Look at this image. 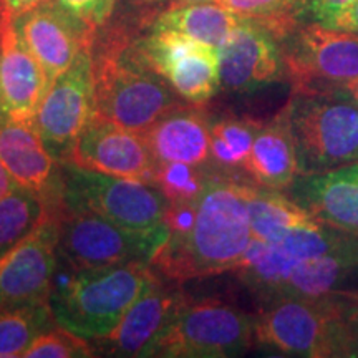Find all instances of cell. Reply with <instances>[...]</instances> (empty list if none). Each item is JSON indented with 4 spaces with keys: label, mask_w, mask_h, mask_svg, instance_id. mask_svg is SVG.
I'll return each instance as SVG.
<instances>
[{
    "label": "cell",
    "mask_w": 358,
    "mask_h": 358,
    "mask_svg": "<svg viewBox=\"0 0 358 358\" xmlns=\"http://www.w3.org/2000/svg\"><path fill=\"white\" fill-rule=\"evenodd\" d=\"M335 302H337L340 315H342L343 322H345L348 330H350L352 337L355 338L357 347L353 357H358V292H343V290H337L332 292Z\"/></svg>",
    "instance_id": "34"
},
{
    "label": "cell",
    "mask_w": 358,
    "mask_h": 358,
    "mask_svg": "<svg viewBox=\"0 0 358 358\" xmlns=\"http://www.w3.org/2000/svg\"><path fill=\"white\" fill-rule=\"evenodd\" d=\"M55 274L48 308L58 327L83 338H106L156 277L146 264L71 267Z\"/></svg>",
    "instance_id": "2"
},
{
    "label": "cell",
    "mask_w": 358,
    "mask_h": 358,
    "mask_svg": "<svg viewBox=\"0 0 358 358\" xmlns=\"http://www.w3.org/2000/svg\"><path fill=\"white\" fill-rule=\"evenodd\" d=\"M143 136L158 163L199 166L211 158V124L196 106H176L143 131Z\"/></svg>",
    "instance_id": "19"
},
{
    "label": "cell",
    "mask_w": 358,
    "mask_h": 358,
    "mask_svg": "<svg viewBox=\"0 0 358 358\" xmlns=\"http://www.w3.org/2000/svg\"><path fill=\"white\" fill-rule=\"evenodd\" d=\"M95 115V64L90 48L48 85L34 124L58 164L69 163L75 143Z\"/></svg>",
    "instance_id": "9"
},
{
    "label": "cell",
    "mask_w": 358,
    "mask_h": 358,
    "mask_svg": "<svg viewBox=\"0 0 358 358\" xmlns=\"http://www.w3.org/2000/svg\"><path fill=\"white\" fill-rule=\"evenodd\" d=\"M299 176L358 163V101L343 88L294 93L287 103Z\"/></svg>",
    "instance_id": "3"
},
{
    "label": "cell",
    "mask_w": 358,
    "mask_h": 358,
    "mask_svg": "<svg viewBox=\"0 0 358 358\" xmlns=\"http://www.w3.org/2000/svg\"><path fill=\"white\" fill-rule=\"evenodd\" d=\"M295 264L297 262L285 256L275 243H264L252 237L232 271L237 272V275L262 299L271 302L277 299L282 284Z\"/></svg>",
    "instance_id": "25"
},
{
    "label": "cell",
    "mask_w": 358,
    "mask_h": 358,
    "mask_svg": "<svg viewBox=\"0 0 358 358\" xmlns=\"http://www.w3.org/2000/svg\"><path fill=\"white\" fill-rule=\"evenodd\" d=\"M60 221L48 216L0 259V310L48 303L58 268Z\"/></svg>",
    "instance_id": "12"
},
{
    "label": "cell",
    "mask_w": 358,
    "mask_h": 358,
    "mask_svg": "<svg viewBox=\"0 0 358 358\" xmlns=\"http://www.w3.org/2000/svg\"><path fill=\"white\" fill-rule=\"evenodd\" d=\"M0 161L20 186L47 194L57 161L45 148L34 120L0 116Z\"/></svg>",
    "instance_id": "21"
},
{
    "label": "cell",
    "mask_w": 358,
    "mask_h": 358,
    "mask_svg": "<svg viewBox=\"0 0 358 358\" xmlns=\"http://www.w3.org/2000/svg\"><path fill=\"white\" fill-rule=\"evenodd\" d=\"M352 2H355V0H308L306 10L310 13L313 22L325 24L338 12L350 6Z\"/></svg>",
    "instance_id": "35"
},
{
    "label": "cell",
    "mask_w": 358,
    "mask_h": 358,
    "mask_svg": "<svg viewBox=\"0 0 358 358\" xmlns=\"http://www.w3.org/2000/svg\"><path fill=\"white\" fill-rule=\"evenodd\" d=\"M244 187L237 179L209 176L189 232L168 237L151 267L171 280L232 271L252 241Z\"/></svg>",
    "instance_id": "1"
},
{
    "label": "cell",
    "mask_w": 358,
    "mask_h": 358,
    "mask_svg": "<svg viewBox=\"0 0 358 358\" xmlns=\"http://www.w3.org/2000/svg\"><path fill=\"white\" fill-rule=\"evenodd\" d=\"M48 85L37 58L17 34L13 17L0 6V116L34 120Z\"/></svg>",
    "instance_id": "16"
},
{
    "label": "cell",
    "mask_w": 358,
    "mask_h": 358,
    "mask_svg": "<svg viewBox=\"0 0 358 358\" xmlns=\"http://www.w3.org/2000/svg\"><path fill=\"white\" fill-rule=\"evenodd\" d=\"M338 88L345 90V92L350 93V95L358 101V78L350 80V82H347L345 85H342V87H338Z\"/></svg>",
    "instance_id": "39"
},
{
    "label": "cell",
    "mask_w": 358,
    "mask_h": 358,
    "mask_svg": "<svg viewBox=\"0 0 358 358\" xmlns=\"http://www.w3.org/2000/svg\"><path fill=\"white\" fill-rule=\"evenodd\" d=\"M256 342L307 358L353 357L357 347L332 294L315 301L279 297L267 302L256 317Z\"/></svg>",
    "instance_id": "4"
},
{
    "label": "cell",
    "mask_w": 358,
    "mask_h": 358,
    "mask_svg": "<svg viewBox=\"0 0 358 358\" xmlns=\"http://www.w3.org/2000/svg\"><path fill=\"white\" fill-rule=\"evenodd\" d=\"M53 320L48 303L0 310V358L24 357L34 340L50 329Z\"/></svg>",
    "instance_id": "27"
},
{
    "label": "cell",
    "mask_w": 358,
    "mask_h": 358,
    "mask_svg": "<svg viewBox=\"0 0 358 358\" xmlns=\"http://www.w3.org/2000/svg\"><path fill=\"white\" fill-rule=\"evenodd\" d=\"M308 0H217L244 19L261 22L275 37L289 34L295 17L306 10Z\"/></svg>",
    "instance_id": "30"
},
{
    "label": "cell",
    "mask_w": 358,
    "mask_h": 358,
    "mask_svg": "<svg viewBox=\"0 0 358 358\" xmlns=\"http://www.w3.org/2000/svg\"><path fill=\"white\" fill-rule=\"evenodd\" d=\"M185 302L178 292L164 289L158 279L151 282L105 338L108 352L120 357H151Z\"/></svg>",
    "instance_id": "18"
},
{
    "label": "cell",
    "mask_w": 358,
    "mask_h": 358,
    "mask_svg": "<svg viewBox=\"0 0 358 358\" xmlns=\"http://www.w3.org/2000/svg\"><path fill=\"white\" fill-rule=\"evenodd\" d=\"M93 348L88 345L87 338L58 327L48 329L34 340L32 345L25 352L27 358H87L93 357Z\"/></svg>",
    "instance_id": "32"
},
{
    "label": "cell",
    "mask_w": 358,
    "mask_h": 358,
    "mask_svg": "<svg viewBox=\"0 0 358 358\" xmlns=\"http://www.w3.org/2000/svg\"><path fill=\"white\" fill-rule=\"evenodd\" d=\"M217 55L221 87L227 92H256L280 80L285 70L275 35L261 22L244 17L217 48Z\"/></svg>",
    "instance_id": "15"
},
{
    "label": "cell",
    "mask_w": 358,
    "mask_h": 358,
    "mask_svg": "<svg viewBox=\"0 0 358 358\" xmlns=\"http://www.w3.org/2000/svg\"><path fill=\"white\" fill-rule=\"evenodd\" d=\"M48 217L47 194L17 186L0 198V259Z\"/></svg>",
    "instance_id": "26"
},
{
    "label": "cell",
    "mask_w": 358,
    "mask_h": 358,
    "mask_svg": "<svg viewBox=\"0 0 358 358\" xmlns=\"http://www.w3.org/2000/svg\"><path fill=\"white\" fill-rule=\"evenodd\" d=\"M55 2L92 27L101 25L108 19L115 6V0H55Z\"/></svg>",
    "instance_id": "33"
},
{
    "label": "cell",
    "mask_w": 358,
    "mask_h": 358,
    "mask_svg": "<svg viewBox=\"0 0 358 358\" xmlns=\"http://www.w3.org/2000/svg\"><path fill=\"white\" fill-rule=\"evenodd\" d=\"M69 163L111 176L153 181L158 161L140 131L93 115L80 133Z\"/></svg>",
    "instance_id": "13"
},
{
    "label": "cell",
    "mask_w": 358,
    "mask_h": 358,
    "mask_svg": "<svg viewBox=\"0 0 358 358\" xmlns=\"http://www.w3.org/2000/svg\"><path fill=\"white\" fill-rule=\"evenodd\" d=\"M43 0H0V6L3 7V10L10 13L12 17L20 15L30 8L37 7L38 3H42Z\"/></svg>",
    "instance_id": "37"
},
{
    "label": "cell",
    "mask_w": 358,
    "mask_h": 358,
    "mask_svg": "<svg viewBox=\"0 0 358 358\" xmlns=\"http://www.w3.org/2000/svg\"><path fill=\"white\" fill-rule=\"evenodd\" d=\"M17 186H20V185L12 178V174L7 171V168L3 166L2 161H0V198L15 189Z\"/></svg>",
    "instance_id": "38"
},
{
    "label": "cell",
    "mask_w": 358,
    "mask_h": 358,
    "mask_svg": "<svg viewBox=\"0 0 358 358\" xmlns=\"http://www.w3.org/2000/svg\"><path fill=\"white\" fill-rule=\"evenodd\" d=\"M358 271V239L348 248L327 256L297 262L279 290V297L315 301L337 292L340 285Z\"/></svg>",
    "instance_id": "22"
},
{
    "label": "cell",
    "mask_w": 358,
    "mask_h": 358,
    "mask_svg": "<svg viewBox=\"0 0 358 358\" xmlns=\"http://www.w3.org/2000/svg\"><path fill=\"white\" fill-rule=\"evenodd\" d=\"M178 93L140 55H106L95 65V115L133 131H146L179 106Z\"/></svg>",
    "instance_id": "5"
},
{
    "label": "cell",
    "mask_w": 358,
    "mask_h": 358,
    "mask_svg": "<svg viewBox=\"0 0 358 358\" xmlns=\"http://www.w3.org/2000/svg\"><path fill=\"white\" fill-rule=\"evenodd\" d=\"M168 237L166 222L134 229L93 213H70L60 222L58 256L71 267L151 266Z\"/></svg>",
    "instance_id": "7"
},
{
    "label": "cell",
    "mask_w": 358,
    "mask_h": 358,
    "mask_svg": "<svg viewBox=\"0 0 358 358\" xmlns=\"http://www.w3.org/2000/svg\"><path fill=\"white\" fill-rule=\"evenodd\" d=\"M243 17L217 2H192L161 13L155 30L176 32L209 47L219 48Z\"/></svg>",
    "instance_id": "24"
},
{
    "label": "cell",
    "mask_w": 358,
    "mask_h": 358,
    "mask_svg": "<svg viewBox=\"0 0 358 358\" xmlns=\"http://www.w3.org/2000/svg\"><path fill=\"white\" fill-rule=\"evenodd\" d=\"M294 93L338 88L358 78V34L312 22L282 52Z\"/></svg>",
    "instance_id": "10"
},
{
    "label": "cell",
    "mask_w": 358,
    "mask_h": 358,
    "mask_svg": "<svg viewBox=\"0 0 358 358\" xmlns=\"http://www.w3.org/2000/svg\"><path fill=\"white\" fill-rule=\"evenodd\" d=\"M244 169L262 187L282 191L292 186L299 176V159L289 106L259 129Z\"/></svg>",
    "instance_id": "20"
},
{
    "label": "cell",
    "mask_w": 358,
    "mask_h": 358,
    "mask_svg": "<svg viewBox=\"0 0 358 358\" xmlns=\"http://www.w3.org/2000/svg\"><path fill=\"white\" fill-rule=\"evenodd\" d=\"M208 178L194 164L159 163L151 182L159 187L169 203H189L199 198Z\"/></svg>",
    "instance_id": "31"
},
{
    "label": "cell",
    "mask_w": 358,
    "mask_h": 358,
    "mask_svg": "<svg viewBox=\"0 0 358 358\" xmlns=\"http://www.w3.org/2000/svg\"><path fill=\"white\" fill-rule=\"evenodd\" d=\"M256 342V317L217 301L185 302L151 357L226 358Z\"/></svg>",
    "instance_id": "8"
},
{
    "label": "cell",
    "mask_w": 358,
    "mask_h": 358,
    "mask_svg": "<svg viewBox=\"0 0 358 358\" xmlns=\"http://www.w3.org/2000/svg\"><path fill=\"white\" fill-rule=\"evenodd\" d=\"M187 2H217V0H187Z\"/></svg>",
    "instance_id": "40"
},
{
    "label": "cell",
    "mask_w": 358,
    "mask_h": 358,
    "mask_svg": "<svg viewBox=\"0 0 358 358\" xmlns=\"http://www.w3.org/2000/svg\"><path fill=\"white\" fill-rule=\"evenodd\" d=\"M357 239L358 236L337 231L325 224H312L294 227L275 244L289 259L301 262L338 252L352 245Z\"/></svg>",
    "instance_id": "28"
},
{
    "label": "cell",
    "mask_w": 358,
    "mask_h": 358,
    "mask_svg": "<svg viewBox=\"0 0 358 358\" xmlns=\"http://www.w3.org/2000/svg\"><path fill=\"white\" fill-rule=\"evenodd\" d=\"M262 123L250 118H226L211 127V156L219 166L244 168Z\"/></svg>",
    "instance_id": "29"
},
{
    "label": "cell",
    "mask_w": 358,
    "mask_h": 358,
    "mask_svg": "<svg viewBox=\"0 0 358 358\" xmlns=\"http://www.w3.org/2000/svg\"><path fill=\"white\" fill-rule=\"evenodd\" d=\"M244 192L252 237L264 243H277L294 227L320 224L292 198L277 189L245 182Z\"/></svg>",
    "instance_id": "23"
},
{
    "label": "cell",
    "mask_w": 358,
    "mask_h": 358,
    "mask_svg": "<svg viewBox=\"0 0 358 358\" xmlns=\"http://www.w3.org/2000/svg\"><path fill=\"white\" fill-rule=\"evenodd\" d=\"M13 24L50 83L70 69L80 52L88 48L93 29L55 0H43L37 7L13 17Z\"/></svg>",
    "instance_id": "14"
},
{
    "label": "cell",
    "mask_w": 358,
    "mask_h": 358,
    "mask_svg": "<svg viewBox=\"0 0 358 358\" xmlns=\"http://www.w3.org/2000/svg\"><path fill=\"white\" fill-rule=\"evenodd\" d=\"M290 189L295 203L317 222L358 236V163L297 176Z\"/></svg>",
    "instance_id": "17"
},
{
    "label": "cell",
    "mask_w": 358,
    "mask_h": 358,
    "mask_svg": "<svg viewBox=\"0 0 358 358\" xmlns=\"http://www.w3.org/2000/svg\"><path fill=\"white\" fill-rule=\"evenodd\" d=\"M58 189L69 213H93L134 229L163 224L169 206L153 182L111 176L73 163H64Z\"/></svg>",
    "instance_id": "6"
},
{
    "label": "cell",
    "mask_w": 358,
    "mask_h": 358,
    "mask_svg": "<svg viewBox=\"0 0 358 358\" xmlns=\"http://www.w3.org/2000/svg\"><path fill=\"white\" fill-rule=\"evenodd\" d=\"M138 55L192 105L211 100L221 88L217 48L186 35L153 30Z\"/></svg>",
    "instance_id": "11"
},
{
    "label": "cell",
    "mask_w": 358,
    "mask_h": 358,
    "mask_svg": "<svg viewBox=\"0 0 358 358\" xmlns=\"http://www.w3.org/2000/svg\"><path fill=\"white\" fill-rule=\"evenodd\" d=\"M327 27H332L337 30H345V32L358 34V0L352 2L350 6L338 12L337 15L332 17L329 22H325Z\"/></svg>",
    "instance_id": "36"
}]
</instances>
